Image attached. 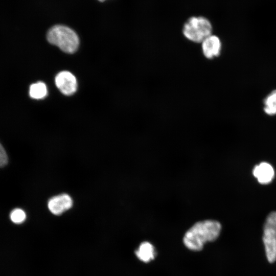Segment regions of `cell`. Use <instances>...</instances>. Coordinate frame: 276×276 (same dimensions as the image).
I'll return each mask as SVG.
<instances>
[{
  "label": "cell",
  "instance_id": "cell-7",
  "mask_svg": "<svg viewBox=\"0 0 276 276\" xmlns=\"http://www.w3.org/2000/svg\"><path fill=\"white\" fill-rule=\"evenodd\" d=\"M262 240L267 259L272 263L276 261V230L264 229Z\"/></svg>",
  "mask_w": 276,
  "mask_h": 276
},
{
  "label": "cell",
  "instance_id": "cell-6",
  "mask_svg": "<svg viewBox=\"0 0 276 276\" xmlns=\"http://www.w3.org/2000/svg\"><path fill=\"white\" fill-rule=\"evenodd\" d=\"M73 205V200L70 195L62 194L52 197L48 201V206L53 214L58 215L69 210Z\"/></svg>",
  "mask_w": 276,
  "mask_h": 276
},
{
  "label": "cell",
  "instance_id": "cell-11",
  "mask_svg": "<svg viewBox=\"0 0 276 276\" xmlns=\"http://www.w3.org/2000/svg\"><path fill=\"white\" fill-rule=\"evenodd\" d=\"M264 111L269 116L276 114V89L272 91L264 101Z\"/></svg>",
  "mask_w": 276,
  "mask_h": 276
},
{
  "label": "cell",
  "instance_id": "cell-15",
  "mask_svg": "<svg viewBox=\"0 0 276 276\" xmlns=\"http://www.w3.org/2000/svg\"><path fill=\"white\" fill-rule=\"evenodd\" d=\"M99 1L101 2H103V1H104L105 0H99Z\"/></svg>",
  "mask_w": 276,
  "mask_h": 276
},
{
  "label": "cell",
  "instance_id": "cell-10",
  "mask_svg": "<svg viewBox=\"0 0 276 276\" xmlns=\"http://www.w3.org/2000/svg\"><path fill=\"white\" fill-rule=\"evenodd\" d=\"M48 93L45 84L42 82H38L32 84L29 89L30 96L35 99L44 98Z\"/></svg>",
  "mask_w": 276,
  "mask_h": 276
},
{
  "label": "cell",
  "instance_id": "cell-3",
  "mask_svg": "<svg viewBox=\"0 0 276 276\" xmlns=\"http://www.w3.org/2000/svg\"><path fill=\"white\" fill-rule=\"evenodd\" d=\"M213 26L211 21L202 16H194L189 18L183 25L182 33L189 41L201 43L209 35L212 34Z\"/></svg>",
  "mask_w": 276,
  "mask_h": 276
},
{
  "label": "cell",
  "instance_id": "cell-8",
  "mask_svg": "<svg viewBox=\"0 0 276 276\" xmlns=\"http://www.w3.org/2000/svg\"><path fill=\"white\" fill-rule=\"evenodd\" d=\"M253 174L261 184H267L274 177V170L268 163L262 162L255 167Z\"/></svg>",
  "mask_w": 276,
  "mask_h": 276
},
{
  "label": "cell",
  "instance_id": "cell-4",
  "mask_svg": "<svg viewBox=\"0 0 276 276\" xmlns=\"http://www.w3.org/2000/svg\"><path fill=\"white\" fill-rule=\"evenodd\" d=\"M200 44L202 53L206 59H214L220 55L222 44L217 35L213 34L209 35Z\"/></svg>",
  "mask_w": 276,
  "mask_h": 276
},
{
  "label": "cell",
  "instance_id": "cell-13",
  "mask_svg": "<svg viewBox=\"0 0 276 276\" xmlns=\"http://www.w3.org/2000/svg\"><path fill=\"white\" fill-rule=\"evenodd\" d=\"M265 228L276 230V212H272L268 215L264 225Z\"/></svg>",
  "mask_w": 276,
  "mask_h": 276
},
{
  "label": "cell",
  "instance_id": "cell-9",
  "mask_svg": "<svg viewBox=\"0 0 276 276\" xmlns=\"http://www.w3.org/2000/svg\"><path fill=\"white\" fill-rule=\"evenodd\" d=\"M135 252L138 259L145 263L153 260L156 254L153 245L147 241L141 243Z\"/></svg>",
  "mask_w": 276,
  "mask_h": 276
},
{
  "label": "cell",
  "instance_id": "cell-2",
  "mask_svg": "<svg viewBox=\"0 0 276 276\" xmlns=\"http://www.w3.org/2000/svg\"><path fill=\"white\" fill-rule=\"evenodd\" d=\"M47 39L50 43L70 54L76 51L79 44L77 34L71 28L62 25L52 27L47 33Z\"/></svg>",
  "mask_w": 276,
  "mask_h": 276
},
{
  "label": "cell",
  "instance_id": "cell-12",
  "mask_svg": "<svg viewBox=\"0 0 276 276\" xmlns=\"http://www.w3.org/2000/svg\"><path fill=\"white\" fill-rule=\"evenodd\" d=\"M11 221L16 224L22 223L26 218L25 212L20 209H15L10 215Z\"/></svg>",
  "mask_w": 276,
  "mask_h": 276
},
{
  "label": "cell",
  "instance_id": "cell-14",
  "mask_svg": "<svg viewBox=\"0 0 276 276\" xmlns=\"http://www.w3.org/2000/svg\"><path fill=\"white\" fill-rule=\"evenodd\" d=\"M8 162V156L7 153L0 143V167H3L6 166Z\"/></svg>",
  "mask_w": 276,
  "mask_h": 276
},
{
  "label": "cell",
  "instance_id": "cell-5",
  "mask_svg": "<svg viewBox=\"0 0 276 276\" xmlns=\"http://www.w3.org/2000/svg\"><path fill=\"white\" fill-rule=\"evenodd\" d=\"M55 84L60 91L66 96L73 95L77 88L76 77L68 71L59 73L55 77Z\"/></svg>",
  "mask_w": 276,
  "mask_h": 276
},
{
  "label": "cell",
  "instance_id": "cell-1",
  "mask_svg": "<svg viewBox=\"0 0 276 276\" xmlns=\"http://www.w3.org/2000/svg\"><path fill=\"white\" fill-rule=\"evenodd\" d=\"M221 230L220 223L214 220L198 221L192 225L183 238L185 245L190 250L199 251L209 242L216 240Z\"/></svg>",
  "mask_w": 276,
  "mask_h": 276
}]
</instances>
